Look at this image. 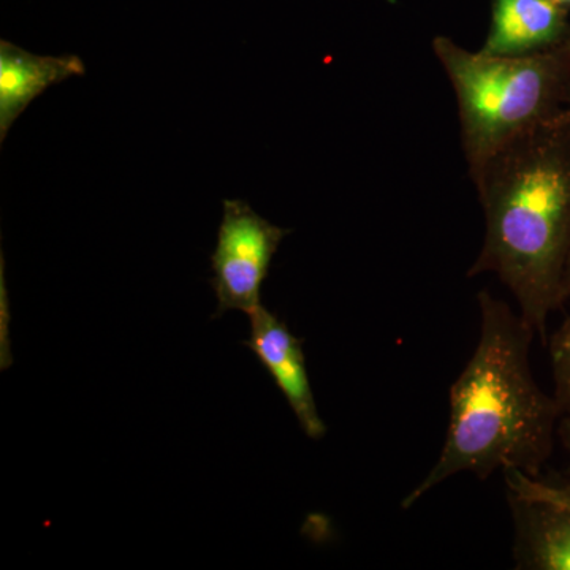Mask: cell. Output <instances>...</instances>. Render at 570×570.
Segmentation results:
<instances>
[{
  "label": "cell",
  "mask_w": 570,
  "mask_h": 570,
  "mask_svg": "<svg viewBox=\"0 0 570 570\" xmlns=\"http://www.w3.org/2000/svg\"><path fill=\"white\" fill-rule=\"evenodd\" d=\"M478 298L480 340L450 387L444 448L426 478L401 501L404 510L460 472L483 480L497 469H519L539 478L553 450L562 412L532 374L534 328L490 292H480Z\"/></svg>",
  "instance_id": "1"
},
{
  "label": "cell",
  "mask_w": 570,
  "mask_h": 570,
  "mask_svg": "<svg viewBox=\"0 0 570 570\" xmlns=\"http://www.w3.org/2000/svg\"><path fill=\"white\" fill-rule=\"evenodd\" d=\"M472 183L485 214L482 250L469 276L493 273L520 314L547 340L566 302L570 250V122L562 110L499 151Z\"/></svg>",
  "instance_id": "2"
},
{
  "label": "cell",
  "mask_w": 570,
  "mask_h": 570,
  "mask_svg": "<svg viewBox=\"0 0 570 570\" xmlns=\"http://www.w3.org/2000/svg\"><path fill=\"white\" fill-rule=\"evenodd\" d=\"M433 51L455 91L471 179L510 142L564 110L570 36L527 56L469 51L444 36L434 37Z\"/></svg>",
  "instance_id": "3"
},
{
  "label": "cell",
  "mask_w": 570,
  "mask_h": 570,
  "mask_svg": "<svg viewBox=\"0 0 570 570\" xmlns=\"http://www.w3.org/2000/svg\"><path fill=\"white\" fill-rule=\"evenodd\" d=\"M223 223L212 255L217 313L242 311L249 316L262 306V285L281 242L291 230L268 223L243 200H224Z\"/></svg>",
  "instance_id": "4"
},
{
  "label": "cell",
  "mask_w": 570,
  "mask_h": 570,
  "mask_svg": "<svg viewBox=\"0 0 570 570\" xmlns=\"http://www.w3.org/2000/svg\"><path fill=\"white\" fill-rule=\"evenodd\" d=\"M249 318L250 335L245 341L246 346L266 367L306 436L324 438L326 425L318 415L313 387L307 377L303 341L288 330L277 314L266 309L264 305L250 313Z\"/></svg>",
  "instance_id": "5"
},
{
  "label": "cell",
  "mask_w": 570,
  "mask_h": 570,
  "mask_svg": "<svg viewBox=\"0 0 570 570\" xmlns=\"http://www.w3.org/2000/svg\"><path fill=\"white\" fill-rule=\"evenodd\" d=\"M489 36L480 51L527 56L550 50L570 36L569 10L551 0H491Z\"/></svg>",
  "instance_id": "6"
},
{
  "label": "cell",
  "mask_w": 570,
  "mask_h": 570,
  "mask_svg": "<svg viewBox=\"0 0 570 570\" xmlns=\"http://www.w3.org/2000/svg\"><path fill=\"white\" fill-rule=\"evenodd\" d=\"M86 73L78 56H39L0 40V141L13 122L51 86Z\"/></svg>",
  "instance_id": "7"
},
{
  "label": "cell",
  "mask_w": 570,
  "mask_h": 570,
  "mask_svg": "<svg viewBox=\"0 0 570 570\" xmlns=\"http://www.w3.org/2000/svg\"><path fill=\"white\" fill-rule=\"evenodd\" d=\"M517 568L570 570V509L554 502L512 497Z\"/></svg>",
  "instance_id": "8"
},
{
  "label": "cell",
  "mask_w": 570,
  "mask_h": 570,
  "mask_svg": "<svg viewBox=\"0 0 570 570\" xmlns=\"http://www.w3.org/2000/svg\"><path fill=\"white\" fill-rule=\"evenodd\" d=\"M551 371L554 397L562 415L570 414V316L562 322L550 341Z\"/></svg>",
  "instance_id": "9"
},
{
  "label": "cell",
  "mask_w": 570,
  "mask_h": 570,
  "mask_svg": "<svg viewBox=\"0 0 570 570\" xmlns=\"http://www.w3.org/2000/svg\"><path fill=\"white\" fill-rule=\"evenodd\" d=\"M505 483L512 497L540 499V501L554 502L570 509V483L546 482L539 478H531L519 469H504Z\"/></svg>",
  "instance_id": "10"
},
{
  "label": "cell",
  "mask_w": 570,
  "mask_h": 570,
  "mask_svg": "<svg viewBox=\"0 0 570 570\" xmlns=\"http://www.w3.org/2000/svg\"><path fill=\"white\" fill-rule=\"evenodd\" d=\"M558 434H560L562 445H564L569 455V468L566 475H568V483H570V414L562 415L560 425H558Z\"/></svg>",
  "instance_id": "11"
},
{
  "label": "cell",
  "mask_w": 570,
  "mask_h": 570,
  "mask_svg": "<svg viewBox=\"0 0 570 570\" xmlns=\"http://www.w3.org/2000/svg\"><path fill=\"white\" fill-rule=\"evenodd\" d=\"M564 295H566V298H569V296H570V250H569L568 264H566Z\"/></svg>",
  "instance_id": "12"
},
{
  "label": "cell",
  "mask_w": 570,
  "mask_h": 570,
  "mask_svg": "<svg viewBox=\"0 0 570 570\" xmlns=\"http://www.w3.org/2000/svg\"><path fill=\"white\" fill-rule=\"evenodd\" d=\"M551 2L557 3V6L562 7V9L570 10V0H551Z\"/></svg>",
  "instance_id": "13"
},
{
  "label": "cell",
  "mask_w": 570,
  "mask_h": 570,
  "mask_svg": "<svg viewBox=\"0 0 570 570\" xmlns=\"http://www.w3.org/2000/svg\"><path fill=\"white\" fill-rule=\"evenodd\" d=\"M564 111H566V115H568V119L570 122V88L568 91V97H566Z\"/></svg>",
  "instance_id": "14"
}]
</instances>
